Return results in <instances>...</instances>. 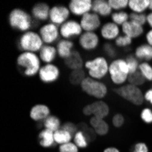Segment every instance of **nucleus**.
I'll list each match as a JSON object with an SVG mask.
<instances>
[{"instance_id": "nucleus-1", "label": "nucleus", "mask_w": 152, "mask_h": 152, "mask_svg": "<svg viewBox=\"0 0 152 152\" xmlns=\"http://www.w3.org/2000/svg\"><path fill=\"white\" fill-rule=\"evenodd\" d=\"M38 54L32 52H21L17 58V66L19 71L27 77L38 75L42 64Z\"/></svg>"}, {"instance_id": "nucleus-2", "label": "nucleus", "mask_w": 152, "mask_h": 152, "mask_svg": "<svg viewBox=\"0 0 152 152\" xmlns=\"http://www.w3.org/2000/svg\"><path fill=\"white\" fill-rule=\"evenodd\" d=\"M8 24L11 28L18 32L25 33L29 30L35 25V20L31 14L23 8H14L8 15Z\"/></svg>"}, {"instance_id": "nucleus-3", "label": "nucleus", "mask_w": 152, "mask_h": 152, "mask_svg": "<svg viewBox=\"0 0 152 152\" xmlns=\"http://www.w3.org/2000/svg\"><path fill=\"white\" fill-rule=\"evenodd\" d=\"M129 76V68L125 58H118L109 62L108 77L117 87L125 85Z\"/></svg>"}, {"instance_id": "nucleus-4", "label": "nucleus", "mask_w": 152, "mask_h": 152, "mask_svg": "<svg viewBox=\"0 0 152 152\" xmlns=\"http://www.w3.org/2000/svg\"><path fill=\"white\" fill-rule=\"evenodd\" d=\"M44 45L45 44L39 33L35 30H29L22 33L17 41L18 48L21 52L38 53Z\"/></svg>"}, {"instance_id": "nucleus-5", "label": "nucleus", "mask_w": 152, "mask_h": 152, "mask_svg": "<svg viewBox=\"0 0 152 152\" xmlns=\"http://www.w3.org/2000/svg\"><path fill=\"white\" fill-rule=\"evenodd\" d=\"M84 68L88 76L98 80L104 79L108 75L109 62L105 56H96L85 61Z\"/></svg>"}, {"instance_id": "nucleus-6", "label": "nucleus", "mask_w": 152, "mask_h": 152, "mask_svg": "<svg viewBox=\"0 0 152 152\" xmlns=\"http://www.w3.org/2000/svg\"><path fill=\"white\" fill-rule=\"evenodd\" d=\"M113 90L121 99L131 103L134 106L140 107L144 103L145 98L142 89L139 87L129 84V83H126L123 86L117 87Z\"/></svg>"}, {"instance_id": "nucleus-7", "label": "nucleus", "mask_w": 152, "mask_h": 152, "mask_svg": "<svg viewBox=\"0 0 152 152\" xmlns=\"http://www.w3.org/2000/svg\"><path fill=\"white\" fill-rule=\"evenodd\" d=\"M80 88L88 96H92L96 100L105 99L108 93L107 86L102 80L94 79L88 76L82 81Z\"/></svg>"}, {"instance_id": "nucleus-8", "label": "nucleus", "mask_w": 152, "mask_h": 152, "mask_svg": "<svg viewBox=\"0 0 152 152\" xmlns=\"http://www.w3.org/2000/svg\"><path fill=\"white\" fill-rule=\"evenodd\" d=\"M82 113L88 117H96L105 119L110 113V107L109 105L103 99L96 100L83 107Z\"/></svg>"}, {"instance_id": "nucleus-9", "label": "nucleus", "mask_w": 152, "mask_h": 152, "mask_svg": "<svg viewBox=\"0 0 152 152\" xmlns=\"http://www.w3.org/2000/svg\"><path fill=\"white\" fill-rule=\"evenodd\" d=\"M37 32L39 33L45 45H53L54 43H58L60 40L59 26L51 22H48L42 25L39 27Z\"/></svg>"}, {"instance_id": "nucleus-10", "label": "nucleus", "mask_w": 152, "mask_h": 152, "mask_svg": "<svg viewBox=\"0 0 152 152\" xmlns=\"http://www.w3.org/2000/svg\"><path fill=\"white\" fill-rule=\"evenodd\" d=\"M60 37L63 39L73 40L78 38L83 34V29L79 21L76 19H68L59 26Z\"/></svg>"}, {"instance_id": "nucleus-11", "label": "nucleus", "mask_w": 152, "mask_h": 152, "mask_svg": "<svg viewBox=\"0 0 152 152\" xmlns=\"http://www.w3.org/2000/svg\"><path fill=\"white\" fill-rule=\"evenodd\" d=\"M38 79L44 84H52L57 82L60 77V69L56 64H44L38 72Z\"/></svg>"}, {"instance_id": "nucleus-12", "label": "nucleus", "mask_w": 152, "mask_h": 152, "mask_svg": "<svg viewBox=\"0 0 152 152\" xmlns=\"http://www.w3.org/2000/svg\"><path fill=\"white\" fill-rule=\"evenodd\" d=\"M77 43L82 50L92 52L99 48L100 37L96 32H83V34L77 38Z\"/></svg>"}, {"instance_id": "nucleus-13", "label": "nucleus", "mask_w": 152, "mask_h": 152, "mask_svg": "<svg viewBox=\"0 0 152 152\" xmlns=\"http://www.w3.org/2000/svg\"><path fill=\"white\" fill-rule=\"evenodd\" d=\"M79 23L84 32H96L100 30L103 25L101 18L92 11L80 18Z\"/></svg>"}, {"instance_id": "nucleus-14", "label": "nucleus", "mask_w": 152, "mask_h": 152, "mask_svg": "<svg viewBox=\"0 0 152 152\" xmlns=\"http://www.w3.org/2000/svg\"><path fill=\"white\" fill-rule=\"evenodd\" d=\"M70 10L68 7L64 5H55L51 7L49 13V20L51 23L60 26L70 18Z\"/></svg>"}, {"instance_id": "nucleus-15", "label": "nucleus", "mask_w": 152, "mask_h": 152, "mask_svg": "<svg viewBox=\"0 0 152 152\" xmlns=\"http://www.w3.org/2000/svg\"><path fill=\"white\" fill-rule=\"evenodd\" d=\"M92 0H71L68 2V8L70 13L75 17L82 18L86 14L92 11Z\"/></svg>"}, {"instance_id": "nucleus-16", "label": "nucleus", "mask_w": 152, "mask_h": 152, "mask_svg": "<svg viewBox=\"0 0 152 152\" xmlns=\"http://www.w3.org/2000/svg\"><path fill=\"white\" fill-rule=\"evenodd\" d=\"M100 37L107 42L115 41L121 35V27L112 21H106L100 28Z\"/></svg>"}, {"instance_id": "nucleus-17", "label": "nucleus", "mask_w": 152, "mask_h": 152, "mask_svg": "<svg viewBox=\"0 0 152 152\" xmlns=\"http://www.w3.org/2000/svg\"><path fill=\"white\" fill-rule=\"evenodd\" d=\"M51 7L45 2L35 4L30 11L32 18L37 22H46L49 20V13Z\"/></svg>"}, {"instance_id": "nucleus-18", "label": "nucleus", "mask_w": 152, "mask_h": 152, "mask_svg": "<svg viewBox=\"0 0 152 152\" xmlns=\"http://www.w3.org/2000/svg\"><path fill=\"white\" fill-rule=\"evenodd\" d=\"M51 115V110L46 104H37L33 106L29 111V117L36 122H43Z\"/></svg>"}, {"instance_id": "nucleus-19", "label": "nucleus", "mask_w": 152, "mask_h": 152, "mask_svg": "<svg viewBox=\"0 0 152 152\" xmlns=\"http://www.w3.org/2000/svg\"><path fill=\"white\" fill-rule=\"evenodd\" d=\"M121 31L123 35L129 37L131 39H137L140 37L145 32L144 26L137 25L130 20L126 22L121 26Z\"/></svg>"}, {"instance_id": "nucleus-20", "label": "nucleus", "mask_w": 152, "mask_h": 152, "mask_svg": "<svg viewBox=\"0 0 152 152\" xmlns=\"http://www.w3.org/2000/svg\"><path fill=\"white\" fill-rule=\"evenodd\" d=\"M57 51H58V57L60 59H66L70 57V55L75 49V43L73 40L68 39H60L57 43Z\"/></svg>"}, {"instance_id": "nucleus-21", "label": "nucleus", "mask_w": 152, "mask_h": 152, "mask_svg": "<svg viewBox=\"0 0 152 152\" xmlns=\"http://www.w3.org/2000/svg\"><path fill=\"white\" fill-rule=\"evenodd\" d=\"M89 126L93 129L96 136H100V137L107 136L110 129L109 124L105 119L96 118V117H90Z\"/></svg>"}, {"instance_id": "nucleus-22", "label": "nucleus", "mask_w": 152, "mask_h": 152, "mask_svg": "<svg viewBox=\"0 0 152 152\" xmlns=\"http://www.w3.org/2000/svg\"><path fill=\"white\" fill-rule=\"evenodd\" d=\"M64 65L66 68L72 71L84 68L85 61L83 59V57L81 56V53L78 50L74 49V51L70 55V57L64 60Z\"/></svg>"}, {"instance_id": "nucleus-23", "label": "nucleus", "mask_w": 152, "mask_h": 152, "mask_svg": "<svg viewBox=\"0 0 152 152\" xmlns=\"http://www.w3.org/2000/svg\"><path fill=\"white\" fill-rule=\"evenodd\" d=\"M92 12L99 15L101 18H110L113 10L110 7L108 0H94L92 6Z\"/></svg>"}, {"instance_id": "nucleus-24", "label": "nucleus", "mask_w": 152, "mask_h": 152, "mask_svg": "<svg viewBox=\"0 0 152 152\" xmlns=\"http://www.w3.org/2000/svg\"><path fill=\"white\" fill-rule=\"evenodd\" d=\"M38 57L41 62L44 64L54 63V61L58 58V51L56 46L44 45L41 50L38 52Z\"/></svg>"}, {"instance_id": "nucleus-25", "label": "nucleus", "mask_w": 152, "mask_h": 152, "mask_svg": "<svg viewBox=\"0 0 152 152\" xmlns=\"http://www.w3.org/2000/svg\"><path fill=\"white\" fill-rule=\"evenodd\" d=\"M135 57L141 62H148L152 60V47L148 44L139 45L134 50Z\"/></svg>"}, {"instance_id": "nucleus-26", "label": "nucleus", "mask_w": 152, "mask_h": 152, "mask_svg": "<svg viewBox=\"0 0 152 152\" xmlns=\"http://www.w3.org/2000/svg\"><path fill=\"white\" fill-rule=\"evenodd\" d=\"M38 143L45 148L54 147V145L56 144L54 139V132L47 129H42L38 133Z\"/></svg>"}, {"instance_id": "nucleus-27", "label": "nucleus", "mask_w": 152, "mask_h": 152, "mask_svg": "<svg viewBox=\"0 0 152 152\" xmlns=\"http://www.w3.org/2000/svg\"><path fill=\"white\" fill-rule=\"evenodd\" d=\"M149 3L150 0H129V8L132 13L143 14L148 9Z\"/></svg>"}, {"instance_id": "nucleus-28", "label": "nucleus", "mask_w": 152, "mask_h": 152, "mask_svg": "<svg viewBox=\"0 0 152 152\" xmlns=\"http://www.w3.org/2000/svg\"><path fill=\"white\" fill-rule=\"evenodd\" d=\"M62 127L60 118L56 115H50L43 121V129H49L53 132L60 129Z\"/></svg>"}, {"instance_id": "nucleus-29", "label": "nucleus", "mask_w": 152, "mask_h": 152, "mask_svg": "<svg viewBox=\"0 0 152 152\" xmlns=\"http://www.w3.org/2000/svg\"><path fill=\"white\" fill-rule=\"evenodd\" d=\"M88 77V73L85 68H81V69H76L72 70L68 76V79L73 86H80L82 81Z\"/></svg>"}, {"instance_id": "nucleus-30", "label": "nucleus", "mask_w": 152, "mask_h": 152, "mask_svg": "<svg viewBox=\"0 0 152 152\" xmlns=\"http://www.w3.org/2000/svg\"><path fill=\"white\" fill-rule=\"evenodd\" d=\"M54 139L56 144L60 146L68 142H71L73 140V135L63 129H60L56 132H54Z\"/></svg>"}, {"instance_id": "nucleus-31", "label": "nucleus", "mask_w": 152, "mask_h": 152, "mask_svg": "<svg viewBox=\"0 0 152 152\" xmlns=\"http://www.w3.org/2000/svg\"><path fill=\"white\" fill-rule=\"evenodd\" d=\"M110 21H112L116 25L119 26L120 27L126 22L129 21V13L127 11H117L113 12L110 16Z\"/></svg>"}, {"instance_id": "nucleus-32", "label": "nucleus", "mask_w": 152, "mask_h": 152, "mask_svg": "<svg viewBox=\"0 0 152 152\" xmlns=\"http://www.w3.org/2000/svg\"><path fill=\"white\" fill-rule=\"evenodd\" d=\"M73 142L78 147V148H87L89 140L85 135V133L81 129H78V131L73 137Z\"/></svg>"}, {"instance_id": "nucleus-33", "label": "nucleus", "mask_w": 152, "mask_h": 152, "mask_svg": "<svg viewBox=\"0 0 152 152\" xmlns=\"http://www.w3.org/2000/svg\"><path fill=\"white\" fill-rule=\"evenodd\" d=\"M146 78L144 77V76L141 74V72L140 70H137L135 73L129 74V78H128V83L131 85H134L136 87L140 88L141 86H143L146 83Z\"/></svg>"}, {"instance_id": "nucleus-34", "label": "nucleus", "mask_w": 152, "mask_h": 152, "mask_svg": "<svg viewBox=\"0 0 152 152\" xmlns=\"http://www.w3.org/2000/svg\"><path fill=\"white\" fill-rule=\"evenodd\" d=\"M125 60L129 66V74H132V73H135L139 70V67H140V62L139 61L135 55L133 53H129L128 54L126 58H125Z\"/></svg>"}, {"instance_id": "nucleus-35", "label": "nucleus", "mask_w": 152, "mask_h": 152, "mask_svg": "<svg viewBox=\"0 0 152 152\" xmlns=\"http://www.w3.org/2000/svg\"><path fill=\"white\" fill-rule=\"evenodd\" d=\"M103 51L106 55L105 57H107L111 60L118 58V48L111 42H107L103 45Z\"/></svg>"}, {"instance_id": "nucleus-36", "label": "nucleus", "mask_w": 152, "mask_h": 152, "mask_svg": "<svg viewBox=\"0 0 152 152\" xmlns=\"http://www.w3.org/2000/svg\"><path fill=\"white\" fill-rule=\"evenodd\" d=\"M129 0H108V3L111 7L113 12L125 11L129 7Z\"/></svg>"}, {"instance_id": "nucleus-37", "label": "nucleus", "mask_w": 152, "mask_h": 152, "mask_svg": "<svg viewBox=\"0 0 152 152\" xmlns=\"http://www.w3.org/2000/svg\"><path fill=\"white\" fill-rule=\"evenodd\" d=\"M139 70L144 76L147 81L152 82V66L148 62H140Z\"/></svg>"}, {"instance_id": "nucleus-38", "label": "nucleus", "mask_w": 152, "mask_h": 152, "mask_svg": "<svg viewBox=\"0 0 152 152\" xmlns=\"http://www.w3.org/2000/svg\"><path fill=\"white\" fill-rule=\"evenodd\" d=\"M133 43V39H131L129 37L126 35H120L115 41H114V45L118 48H128L130 47Z\"/></svg>"}, {"instance_id": "nucleus-39", "label": "nucleus", "mask_w": 152, "mask_h": 152, "mask_svg": "<svg viewBox=\"0 0 152 152\" xmlns=\"http://www.w3.org/2000/svg\"><path fill=\"white\" fill-rule=\"evenodd\" d=\"M129 20L144 26L147 24V15L145 13L143 14H137V13H129Z\"/></svg>"}, {"instance_id": "nucleus-40", "label": "nucleus", "mask_w": 152, "mask_h": 152, "mask_svg": "<svg viewBox=\"0 0 152 152\" xmlns=\"http://www.w3.org/2000/svg\"><path fill=\"white\" fill-rule=\"evenodd\" d=\"M111 124L115 129H120L125 124V117L121 113H116L111 118Z\"/></svg>"}, {"instance_id": "nucleus-41", "label": "nucleus", "mask_w": 152, "mask_h": 152, "mask_svg": "<svg viewBox=\"0 0 152 152\" xmlns=\"http://www.w3.org/2000/svg\"><path fill=\"white\" fill-rule=\"evenodd\" d=\"M58 152H79L78 147L73 142H68L58 147Z\"/></svg>"}, {"instance_id": "nucleus-42", "label": "nucleus", "mask_w": 152, "mask_h": 152, "mask_svg": "<svg viewBox=\"0 0 152 152\" xmlns=\"http://www.w3.org/2000/svg\"><path fill=\"white\" fill-rule=\"evenodd\" d=\"M61 129H63L66 130L67 132H69L70 134H72L73 137L79 129L78 125H77V124H75L74 122H71V121H67V122L63 123Z\"/></svg>"}, {"instance_id": "nucleus-43", "label": "nucleus", "mask_w": 152, "mask_h": 152, "mask_svg": "<svg viewBox=\"0 0 152 152\" xmlns=\"http://www.w3.org/2000/svg\"><path fill=\"white\" fill-rule=\"evenodd\" d=\"M140 118L143 122L147 124L152 123V109L149 107H144L140 112Z\"/></svg>"}, {"instance_id": "nucleus-44", "label": "nucleus", "mask_w": 152, "mask_h": 152, "mask_svg": "<svg viewBox=\"0 0 152 152\" xmlns=\"http://www.w3.org/2000/svg\"><path fill=\"white\" fill-rule=\"evenodd\" d=\"M131 152H148V148L144 142H137L134 145Z\"/></svg>"}, {"instance_id": "nucleus-45", "label": "nucleus", "mask_w": 152, "mask_h": 152, "mask_svg": "<svg viewBox=\"0 0 152 152\" xmlns=\"http://www.w3.org/2000/svg\"><path fill=\"white\" fill-rule=\"evenodd\" d=\"M144 98H145V100H146L147 102H148L149 104L152 105V88L148 89V90L144 93Z\"/></svg>"}, {"instance_id": "nucleus-46", "label": "nucleus", "mask_w": 152, "mask_h": 152, "mask_svg": "<svg viewBox=\"0 0 152 152\" xmlns=\"http://www.w3.org/2000/svg\"><path fill=\"white\" fill-rule=\"evenodd\" d=\"M145 38H146V42H147V44H148L149 46L152 47V29L148 30V31L146 33Z\"/></svg>"}, {"instance_id": "nucleus-47", "label": "nucleus", "mask_w": 152, "mask_h": 152, "mask_svg": "<svg viewBox=\"0 0 152 152\" xmlns=\"http://www.w3.org/2000/svg\"><path fill=\"white\" fill-rule=\"evenodd\" d=\"M103 152H120V150L114 146H109V147H107L103 150Z\"/></svg>"}, {"instance_id": "nucleus-48", "label": "nucleus", "mask_w": 152, "mask_h": 152, "mask_svg": "<svg viewBox=\"0 0 152 152\" xmlns=\"http://www.w3.org/2000/svg\"><path fill=\"white\" fill-rule=\"evenodd\" d=\"M147 24L150 26L152 29V12H149L147 15Z\"/></svg>"}, {"instance_id": "nucleus-49", "label": "nucleus", "mask_w": 152, "mask_h": 152, "mask_svg": "<svg viewBox=\"0 0 152 152\" xmlns=\"http://www.w3.org/2000/svg\"><path fill=\"white\" fill-rule=\"evenodd\" d=\"M148 10H150V12H152V0H150L149 7H148Z\"/></svg>"}, {"instance_id": "nucleus-50", "label": "nucleus", "mask_w": 152, "mask_h": 152, "mask_svg": "<svg viewBox=\"0 0 152 152\" xmlns=\"http://www.w3.org/2000/svg\"></svg>"}]
</instances>
